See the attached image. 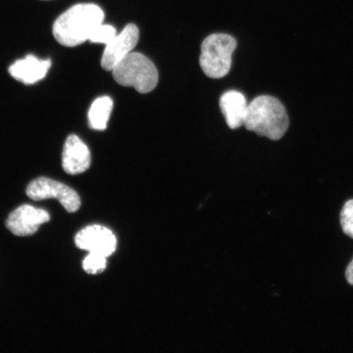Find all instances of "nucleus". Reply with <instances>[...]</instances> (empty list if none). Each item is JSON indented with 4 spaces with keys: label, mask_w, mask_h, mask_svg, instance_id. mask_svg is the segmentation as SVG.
I'll return each instance as SVG.
<instances>
[{
    "label": "nucleus",
    "mask_w": 353,
    "mask_h": 353,
    "mask_svg": "<svg viewBox=\"0 0 353 353\" xmlns=\"http://www.w3.org/2000/svg\"><path fill=\"white\" fill-rule=\"evenodd\" d=\"M104 17L103 10L96 4H77L55 21L52 33L61 46L76 47L88 41Z\"/></svg>",
    "instance_id": "1"
},
{
    "label": "nucleus",
    "mask_w": 353,
    "mask_h": 353,
    "mask_svg": "<svg viewBox=\"0 0 353 353\" xmlns=\"http://www.w3.org/2000/svg\"><path fill=\"white\" fill-rule=\"evenodd\" d=\"M289 123L288 114L281 101L274 97L263 95L248 104L244 125L259 136L276 141L285 135Z\"/></svg>",
    "instance_id": "2"
},
{
    "label": "nucleus",
    "mask_w": 353,
    "mask_h": 353,
    "mask_svg": "<svg viewBox=\"0 0 353 353\" xmlns=\"http://www.w3.org/2000/svg\"><path fill=\"white\" fill-rule=\"evenodd\" d=\"M112 72L119 85L134 88L140 94L152 92L159 81L156 65L140 52H130Z\"/></svg>",
    "instance_id": "3"
},
{
    "label": "nucleus",
    "mask_w": 353,
    "mask_h": 353,
    "mask_svg": "<svg viewBox=\"0 0 353 353\" xmlns=\"http://www.w3.org/2000/svg\"><path fill=\"white\" fill-rule=\"evenodd\" d=\"M236 41L228 34H213L201 44V68L207 77L221 79L230 72Z\"/></svg>",
    "instance_id": "4"
},
{
    "label": "nucleus",
    "mask_w": 353,
    "mask_h": 353,
    "mask_svg": "<svg viewBox=\"0 0 353 353\" xmlns=\"http://www.w3.org/2000/svg\"><path fill=\"white\" fill-rule=\"evenodd\" d=\"M26 195L35 201L55 198L69 213H74L81 205V198L74 190L44 176L34 179L28 185Z\"/></svg>",
    "instance_id": "5"
},
{
    "label": "nucleus",
    "mask_w": 353,
    "mask_h": 353,
    "mask_svg": "<svg viewBox=\"0 0 353 353\" xmlns=\"http://www.w3.org/2000/svg\"><path fill=\"white\" fill-rule=\"evenodd\" d=\"M139 41V30L134 24H129L117 34L107 46L101 57V65L108 72H112L121 61L132 52Z\"/></svg>",
    "instance_id": "6"
},
{
    "label": "nucleus",
    "mask_w": 353,
    "mask_h": 353,
    "mask_svg": "<svg viewBox=\"0 0 353 353\" xmlns=\"http://www.w3.org/2000/svg\"><path fill=\"white\" fill-rule=\"evenodd\" d=\"M74 242L79 249L108 257L117 250V241L110 229L101 225H91L79 232Z\"/></svg>",
    "instance_id": "7"
},
{
    "label": "nucleus",
    "mask_w": 353,
    "mask_h": 353,
    "mask_svg": "<svg viewBox=\"0 0 353 353\" xmlns=\"http://www.w3.org/2000/svg\"><path fill=\"white\" fill-rule=\"evenodd\" d=\"M50 215L47 211L29 205L19 207L8 216L6 227L17 236L33 235L41 225L48 223Z\"/></svg>",
    "instance_id": "8"
},
{
    "label": "nucleus",
    "mask_w": 353,
    "mask_h": 353,
    "mask_svg": "<svg viewBox=\"0 0 353 353\" xmlns=\"http://www.w3.org/2000/svg\"><path fill=\"white\" fill-rule=\"evenodd\" d=\"M61 161L65 173L72 175L82 174L90 167L91 153L78 136L72 134L65 141Z\"/></svg>",
    "instance_id": "9"
},
{
    "label": "nucleus",
    "mask_w": 353,
    "mask_h": 353,
    "mask_svg": "<svg viewBox=\"0 0 353 353\" xmlns=\"http://www.w3.org/2000/svg\"><path fill=\"white\" fill-rule=\"evenodd\" d=\"M51 65L50 59L41 60L30 54L16 61L8 69V72L17 81L25 85H33L46 77Z\"/></svg>",
    "instance_id": "10"
},
{
    "label": "nucleus",
    "mask_w": 353,
    "mask_h": 353,
    "mask_svg": "<svg viewBox=\"0 0 353 353\" xmlns=\"http://www.w3.org/2000/svg\"><path fill=\"white\" fill-rule=\"evenodd\" d=\"M219 103L229 128L236 130L244 125L248 104L241 92L228 91L221 97Z\"/></svg>",
    "instance_id": "11"
},
{
    "label": "nucleus",
    "mask_w": 353,
    "mask_h": 353,
    "mask_svg": "<svg viewBox=\"0 0 353 353\" xmlns=\"http://www.w3.org/2000/svg\"><path fill=\"white\" fill-rule=\"evenodd\" d=\"M113 108L112 99L108 96L100 97L91 105L88 110V123L92 130H105Z\"/></svg>",
    "instance_id": "12"
},
{
    "label": "nucleus",
    "mask_w": 353,
    "mask_h": 353,
    "mask_svg": "<svg viewBox=\"0 0 353 353\" xmlns=\"http://www.w3.org/2000/svg\"><path fill=\"white\" fill-rule=\"evenodd\" d=\"M107 258L103 254L90 253L83 260V270L92 275L104 272L107 268Z\"/></svg>",
    "instance_id": "13"
},
{
    "label": "nucleus",
    "mask_w": 353,
    "mask_h": 353,
    "mask_svg": "<svg viewBox=\"0 0 353 353\" xmlns=\"http://www.w3.org/2000/svg\"><path fill=\"white\" fill-rule=\"evenodd\" d=\"M117 30L114 26L101 23L92 32L88 41L95 43H104L107 46L117 37Z\"/></svg>",
    "instance_id": "14"
},
{
    "label": "nucleus",
    "mask_w": 353,
    "mask_h": 353,
    "mask_svg": "<svg viewBox=\"0 0 353 353\" xmlns=\"http://www.w3.org/2000/svg\"><path fill=\"white\" fill-rule=\"evenodd\" d=\"M341 223L343 232L353 239V200L347 201L343 205Z\"/></svg>",
    "instance_id": "15"
},
{
    "label": "nucleus",
    "mask_w": 353,
    "mask_h": 353,
    "mask_svg": "<svg viewBox=\"0 0 353 353\" xmlns=\"http://www.w3.org/2000/svg\"><path fill=\"white\" fill-rule=\"evenodd\" d=\"M345 276L348 284L353 285V259L347 268Z\"/></svg>",
    "instance_id": "16"
}]
</instances>
